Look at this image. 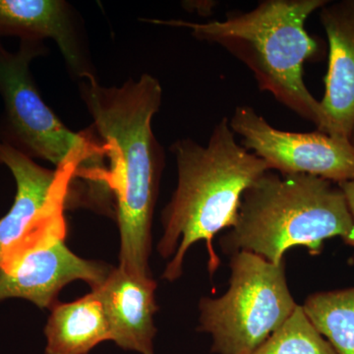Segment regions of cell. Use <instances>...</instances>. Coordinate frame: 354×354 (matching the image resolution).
I'll use <instances>...</instances> for the list:
<instances>
[{"mask_svg": "<svg viewBox=\"0 0 354 354\" xmlns=\"http://www.w3.org/2000/svg\"><path fill=\"white\" fill-rule=\"evenodd\" d=\"M228 120L241 145L264 160L270 171L308 174L337 184L354 180V146L349 139L278 129L249 106H236Z\"/></svg>", "mask_w": 354, "mask_h": 354, "instance_id": "obj_7", "label": "cell"}, {"mask_svg": "<svg viewBox=\"0 0 354 354\" xmlns=\"http://www.w3.org/2000/svg\"><path fill=\"white\" fill-rule=\"evenodd\" d=\"M328 0H264L246 12L225 19L195 23L141 19L153 25L188 29L194 38L216 44L251 70L261 91L270 93L297 115L322 127L320 101L304 80V65L319 53V44L305 29L309 16Z\"/></svg>", "mask_w": 354, "mask_h": 354, "instance_id": "obj_3", "label": "cell"}, {"mask_svg": "<svg viewBox=\"0 0 354 354\" xmlns=\"http://www.w3.org/2000/svg\"><path fill=\"white\" fill-rule=\"evenodd\" d=\"M169 150L176 160L177 186L162 209L158 251L162 258H174L162 278L176 281L183 274L185 254L199 241L206 242L214 276L221 265L214 239L234 227L244 192L269 167L236 141L227 118L216 123L206 146L183 138Z\"/></svg>", "mask_w": 354, "mask_h": 354, "instance_id": "obj_2", "label": "cell"}, {"mask_svg": "<svg viewBox=\"0 0 354 354\" xmlns=\"http://www.w3.org/2000/svg\"><path fill=\"white\" fill-rule=\"evenodd\" d=\"M157 283L152 277L133 274L118 266L93 290L104 308L111 330V341L121 348L153 354L157 334L153 316L157 313Z\"/></svg>", "mask_w": 354, "mask_h": 354, "instance_id": "obj_12", "label": "cell"}, {"mask_svg": "<svg viewBox=\"0 0 354 354\" xmlns=\"http://www.w3.org/2000/svg\"><path fill=\"white\" fill-rule=\"evenodd\" d=\"M44 334L46 354H88L101 342L111 341L106 314L93 291L75 301L55 304Z\"/></svg>", "mask_w": 354, "mask_h": 354, "instance_id": "obj_13", "label": "cell"}, {"mask_svg": "<svg viewBox=\"0 0 354 354\" xmlns=\"http://www.w3.org/2000/svg\"><path fill=\"white\" fill-rule=\"evenodd\" d=\"M302 308L335 353L354 354V288L314 293Z\"/></svg>", "mask_w": 354, "mask_h": 354, "instance_id": "obj_14", "label": "cell"}, {"mask_svg": "<svg viewBox=\"0 0 354 354\" xmlns=\"http://www.w3.org/2000/svg\"><path fill=\"white\" fill-rule=\"evenodd\" d=\"M67 230H55L21 244L0 267V301L29 300L39 308H53L65 286L86 281L92 290L113 268L79 257L65 244Z\"/></svg>", "mask_w": 354, "mask_h": 354, "instance_id": "obj_9", "label": "cell"}, {"mask_svg": "<svg viewBox=\"0 0 354 354\" xmlns=\"http://www.w3.org/2000/svg\"><path fill=\"white\" fill-rule=\"evenodd\" d=\"M230 286L223 297L202 298L199 330L213 337L218 354H250L297 308L286 277L285 262L274 264L239 251L230 260Z\"/></svg>", "mask_w": 354, "mask_h": 354, "instance_id": "obj_6", "label": "cell"}, {"mask_svg": "<svg viewBox=\"0 0 354 354\" xmlns=\"http://www.w3.org/2000/svg\"><path fill=\"white\" fill-rule=\"evenodd\" d=\"M0 165H6L16 183L13 205L0 218L1 267L7 256L25 239L67 225L64 211L71 204L80 167L68 162L53 171L46 169L3 143H0Z\"/></svg>", "mask_w": 354, "mask_h": 354, "instance_id": "obj_8", "label": "cell"}, {"mask_svg": "<svg viewBox=\"0 0 354 354\" xmlns=\"http://www.w3.org/2000/svg\"><path fill=\"white\" fill-rule=\"evenodd\" d=\"M79 94L92 118L91 125L106 149L109 181L115 198L120 234V267L152 277V223L164 149L153 132L162 88L151 74L128 79L120 87H106L97 77L78 82Z\"/></svg>", "mask_w": 354, "mask_h": 354, "instance_id": "obj_1", "label": "cell"}, {"mask_svg": "<svg viewBox=\"0 0 354 354\" xmlns=\"http://www.w3.org/2000/svg\"><path fill=\"white\" fill-rule=\"evenodd\" d=\"M48 53L44 41L21 39L17 50L10 51L0 39V143L32 160H48L55 169L76 162L84 186L102 185L109 178L104 143L92 127L77 133L65 127L35 82L32 62Z\"/></svg>", "mask_w": 354, "mask_h": 354, "instance_id": "obj_5", "label": "cell"}, {"mask_svg": "<svg viewBox=\"0 0 354 354\" xmlns=\"http://www.w3.org/2000/svg\"><path fill=\"white\" fill-rule=\"evenodd\" d=\"M339 186L344 192L349 212H351L354 221V180L339 184Z\"/></svg>", "mask_w": 354, "mask_h": 354, "instance_id": "obj_16", "label": "cell"}, {"mask_svg": "<svg viewBox=\"0 0 354 354\" xmlns=\"http://www.w3.org/2000/svg\"><path fill=\"white\" fill-rule=\"evenodd\" d=\"M4 37L53 39L75 80L97 77L84 20L64 0H0V39Z\"/></svg>", "mask_w": 354, "mask_h": 354, "instance_id": "obj_10", "label": "cell"}, {"mask_svg": "<svg viewBox=\"0 0 354 354\" xmlns=\"http://www.w3.org/2000/svg\"><path fill=\"white\" fill-rule=\"evenodd\" d=\"M329 43L325 94L318 131L351 140L354 127V0L329 1L320 9Z\"/></svg>", "mask_w": 354, "mask_h": 354, "instance_id": "obj_11", "label": "cell"}, {"mask_svg": "<svg viewBox=\"0 0 354 354\" xmlns=\"http://www.w3.org/2000/svg\"><path fill=\"white\" fill-rule=\"evenodd\" d=\"M250 354H337L315 329L302 306Z\"/></svg>", "mask_w": 354, "mask_h": 354, "instance_id": "obj_15", "label": "cell"}, {"mask_svg": "<svg viewBox=\"0 0 354 354\" xmlns=\"http://www.w3.org/2000/svg\"><path fill=\"white\" fill-rule=\"evenodd\" d=\"M351 143L353 144V146H354V127H353V133H351Z\"/></svg>", "mask_w": 354, "mask_h": 354, "instance_id": "obj_17", "label": "cell"}, {"mask_svg": "<svg viewBox=\"0 0 354 354\" xmlns=\"http://www.w3.org/2000/svg\"><path fill=\"white\" fill-rule=\"evenodd\" d=\"M332 237L354 250V221L339 184L269 171L244 192L236 223L221 245L225 253L247 251L281 264L288 249L304 246L317 256Z\"/></svg>", "mask_w": 354, "mask_h": 354, "instance_id": "obj_4", "label": "cell"}]
</instances>
